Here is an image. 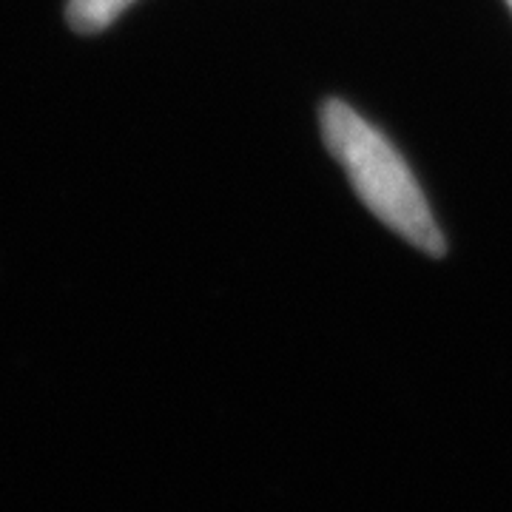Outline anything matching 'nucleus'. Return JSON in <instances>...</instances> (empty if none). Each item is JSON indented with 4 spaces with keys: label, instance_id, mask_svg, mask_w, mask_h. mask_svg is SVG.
<instances>
[{
    "label": "nucleus",
    "instance_id": "obj_1",
    "mask_svg": "<svg viewBox=\"0 0 512 512\" xmlns=\"http://www.w3.org/2000/svg\"><path fill=\"white\" fill-rule=\"evenodd\" d=\"M322 134L367 208L407 242L439 256L444 237L433 211L402 154L387 143L382 131L370 126L359 111L330 100L322 109Z\"/></svg>",
    "mask_w": 512,
    "mask_h": 512
},
{
    "label": "nucleus",
    "instance_id": "obj_2",
    "mask_svg": "<svg viewBox=\"0 0 512 512\" xmlns=\"http://www.w3.org/2000/svg\"><path fill=\"white\" fill-rule=\"evenodd\" d=\"M134 0H69V23L77 32H97L120 18Z\"/></svg>",
    "mask_w": 512,
    "mask_h": 512
},
{
    "label": "nucleus",
    "instance_id": "obj_3",
    "mask_svg": "<svg viewBox=\"0 0 512 512\" xmlns=\"http://www.w3.org/2000/svg\"><path fill=\"white\" fill-rule=\"evenodd\" d=\"M507 3H510V9H512V0H507Z\"/></svg>",
    "mask_w": 512,
    "mask_h": 512
}]
</instances>
